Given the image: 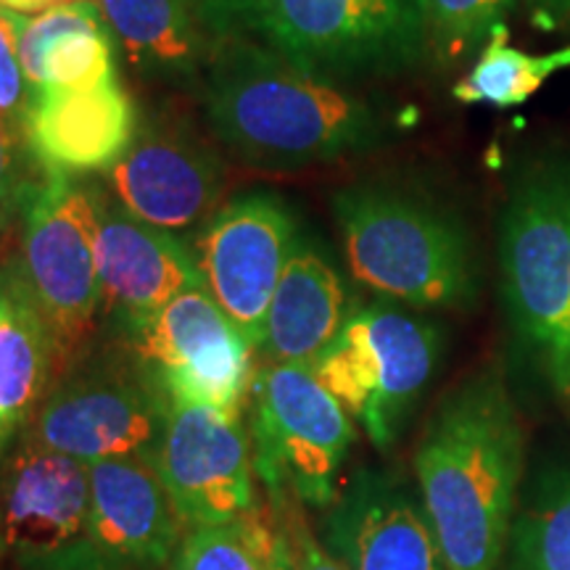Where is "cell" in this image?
<instances>
[{
  "label": "cell",
  "instance_id": "obj_1",
  "mask_svg": "<svg viewBox=\"0 0 570 570\" xmlns=\"http://www.w3.org/2000/svg\"><path fill=\"white\" fill-rule=\"evenodd\" d=\"M204 104L214 135L259 169H302L367 151L389 127L373 101L235 30L214 42Z\"/></svg>",
  "mask_w": 570,
  "mask_h": 570
},
{
  "label": "cell",
  "instance_id": "obj_2",
  "mask_svg": "<svg viewBox=\"0 0 570 570\" xmlns=\"http://www.w3.org/2000/svg\"><path fill=\"white\" fill-rule=\"evenodd\" d=\"M523 436L497 381L444 399L415 454L423 510L446 570H494L510 531Z\"/></svg>",
  "mask_w": 570,
  "mask_h": 570
},
{
  "label": "cell",
  "instance_id": "obj_3",
  "mask_svg": "<svg viewBox=\"0 0 570 570\" xmlns=\"http://www.w3.org/2000/svg\"><path fill=\"white\" fill-rule=\"evenodd\" d=\"M352 275L410 306H462L475 294L468 235L446 212L389 185L333 198Z\"/></svg>",
  "mask_w": 570,
  "mask_h": 570
},
{
  "label": "cell",
  "instance_id": "obj_4",
  "mask_svg": "<svg viewBox=\"0 0 570 570\" xmlns=\"http://www.w3.org/2000/svg\"><path fill=\"white\" fill-rule=\"evenodd\" d=\"M219 32H252L309 75H386L420 61L428 38L420 0H206Z\"/></svg>",
  "mask_w": 570,
  "mask_h": 570
},
{
  "label": "cell",
  "instance_id": "obj_5",
  "mask_svg": "<svg viewBox=\"0 0 570 570\" xmlns=\"http://www.w3.org/2000/svg\"><path fill=\"white\" fill-rule=\"evenodd\" d=\"M248 436L256 479L275 508L298 502L327 510L338 499V473L354 444V420L315 367L267 362L248 391Z\"/></svg>",
  "mask_w": 570,
  "mask_h": 570
},
{
  "label": "cell",
  "instance_id": "obj_6",
  "mask_svg": "<svg viewBox=\"0 0 570 570\" xmlns=\"http://www.w3.org/2000/svg\"><path fill=\"white\" fill-rule=\"evenodd\" d=\"M499 259L518 331L570 389V167H539L515 185Z\"/></svg>",
  "mask_w": 570,
  "mask_h": 570
},
{
  "label": "cell",
  "instance_id": "obj_7",
  "mask_svg": "<svg viewBox=\"0 0 570 570\" xmlns=\"http://www.w3.org/2000/svg\"><path fill=\"white\" fill-rule=\"evenodd\" d=\"M439 362V333L407 312L370 304L348 312L315 373L377 449H389Z\"/></svg>",
  "mask_w": 570,
  "mask_h": 570
},
{
  "label": "cell",
  "instance_id": "obj_8",
  "mask_svg": "<svg viewBox=\"0 0 570 570\" xmlns=\"http://www.w3.org/2000/svg\"><path fill=\"white\" fill-rule=\"evenodd\" d=\"M101 202L67 175H48L24 209L21 273L51 327L61 375L96 331L104 304L98 273Z\"/></svg>",
  "mask_w": 570,
  "mask_h": 570
},
{
  "label": "cell",
  "instance_id": "obj_9",
  "mask_svg": "<svg viewBox=\"0 0 570 570\" xmlns=\"http://www.w3.org/2000/svg\"><path fill=\"white\" fill-rule=\"evenodd\" d=\"M148 381L167 402L244 412L254 383V344L206 285L183 291L130 331Z\"/></svg>",
  "mask_w": 570,
  "mask_h": 570
},
{
  "label": "cell",
  "instance_id": "obj_10",
  "mask_svg": "<svg viewBox=\"0 0 570 570\" xmlns=\"http://www.w3.org/2000/svg\"><path fill=\"white\" fill-rule=\"evenodd\" d=\"M169 402L151 381L96 370L61 375L35 412L27 439L85 465L142 458L156 465Z\"/></svg>",
  "mask_w": 570,
  "mask_h": 570
},
{
  "label": "cell",
  "instance_id": "obj_11",
  "mask_svg": "<svg viewBox=\"0 0 570 570\" xmlns=\"http://www.w3.org/2000/svg\"><path fill=\"white\" fill-rule=\"evenodd\" d=\"M156 470L188 529L230 523L256 508L252 436L240 412L169 402Z\"/></svg>",
  "mask_w": 570,
  "mask_h": 570
},
{
  "label": "cell",
  "instance_id": "obj_12",
  "mask_svg": "<svg viewBox=\"0 0 570 570\" xmlns=\"http://www.w3.org/2000/svg\"><path fill=\"white\" fill-rule=\"evenodd\" d=\"M296 244L294 217L273 196L230 202L198 240L206 291L254 348L265 344L269 304Z\"/></svg>",
  "mask_w": 570,
  "mask_h": 570
},
{
  "label": "cell",
  "instance_id": "obj_13",
  "mask_svg": "<svg viewBox=\"0 0 570 570\" xmlns=\"http://www.w3.org/2000/svg\"><path fill=\"white\" fill-rule=\"evenodd\" d=\"M90 468L21 436L0 462V523L19 568L88 544Z\"/></svg>",
  "mask_w": 570,
  "mask_h": 570
},
{
  "label": "cell",
  "instance_id": "obj_14",
  "mask_svg": "<svg viewBox=\"0 0 570 570\" xmlns=\"http://www.w3.org/2000/svg\"><path fill=\"white\" fill-rule=\"evenodd\" d=\"M109 177L125 212L161 230L198 223L223 194V161L183 122L148 125Z\"/></svg>",
  "mask_w": 570,
  "mask_h": 570
},
{
  "label": "cell",
  "instance_id": "obj_15",
  "mask_svg": "<svg viewBox=\"0 0 570 570\" xmlns=\"http://www.w3.org/2000/svg\"><path fill=\"white\" fill-rule=\"evenodd\" d=\"M138 135L135 106L117 77L96 88H42L24 117V140L48 175L104 173Z\"/></svg>",
  "mask_w": 570,
  "mask_h": 570
},
{
  "label": "cell",
  "instance_id": "obj_16",
  "mask_svg": "<svg viewBox=\"0 0 570 570\" xmlns=\"http://www.w3.org/2000/svg\"><path fill=\"white\" fill-rule=\"evenodd\" d=\"M88 541L117 566H169L185 520L151 460L90 462Z\"/></svg>",
  "mask_w": 570,
  "mask_h": 570
},
{
  "label": "cell",
  "instance_id": "obj_17",
  "mask_svg": "<svg viewBox=\"0 0 570 570\" xmlns=\"http://www.w3.org/2000/svg\"><path fill=\"white\" fill-rule=\"evenodd\" d=\"M98 273L104 304L127 331L151 320L183 291L204 285L196 256L169 230L101 202Z\"/></svg>",
  "mask_w": 570,
  "mask_h": 570
},
{
  "label": "cell",
  "instance_id": "obj_18",
  "mask_svg": "<svg viewBox=\"0 0 570 570\" xmlns=\"http://www.w3.org/2000/svg\"><path fill=\"white\" fill-rule=\"evenodd\" d=\"M325 550L346 570H446L425 510L377 483L333 502Z\"/></svg>",
  "mask_w": 570,
  "mask_h": 570
},
{
  "label": "cell",
  "instance_id": "obj_19",
  "mask_svg": "<svg viewBox=\"0 0 570 570\" xmlns=\"http://www.w3.org/2000/svg\"><path fill=\"white\" fill-rule=\"evenodd\" d=\"M61 377L59 348L19 262L0 269V462Z\"/></svg>",
  "mask_w": 570,
  "mask_h": 570
},
{
  "label": "cell",
  "instance_id": "obj_20",
  "mask_svg": "<svg viewBox=\"0 0 570 570\" xmlns=\"http://www.w3.org/2000/svg\"><path fill=\"white\" fill-rule=\"evenodd\" d=\"M348 317L344 281L323 254L298 240L267 312L262 352L269 362L315 365Z\"/></svg>",
  "mask_w": 570,
  "mask_h": 570
},
{
  "label": "cell",
  "instance_id": "obj_21",
  "mask_svg": "<svg viewBox=\"0 0 570 570\" xmlns=\"http://www.w3.org/2000/svg\"><path fill=\"white\" fill-rule=\"evenodd\" d=\"M101 13L127 59L156 75L194 77L219 35L206 0H101Z\"/></svg>",
  "mask_w": 570,
  "mask_h": 570
},
{
  "label": "cell",
  "instance_id": "obj_22",
  "mask_svg": "<svg viewBox=\"0 0 570 570\" xmlns=\"http://www.w3.org/2000/svg\"><path fill=\"white\" fill-rule=\"evenodd\" d=\"M562 69H570V46L552 53L518 51L508 46V32L499 24L473 69L452 88V96L460 104L512 109L533 98V92Z\"/></svg>",
  "mask_w": 570,
  "mask_h": 570
},
{
  "label": "cell",
  "instance_id": "obj_23",
  "mask_svg": "<svg viewBox=\"0 0 570 570\" xmlns=\"http://www.w3.org/2000/svg\"><path fill=\"white\" fill-rule=\"evenodd\" d=\"M277 523L259 508L219 525H194L169 560V570H269Z\"/></svg>",
  "mask_w": 570,
  "mask_h": 570
},
{
  "label": "cell",
  "instance_id": "obj_24",
  "mask_svg": "<svg viewBox=\"0 0 570 570\" xmlns=\"http://www.w3.org/2000/svg\"><path fill=\"white\" fill-rule=\"evenodd\" d=\"M425 38L436 56L446 61L473 51L502 24L515 0H420Z\"/></svg>",
  "mask_w": 570,
  "mask_h": 570
},
{
  "label": "cell",
  "instance_id": "obj_25",
  "mask_svg": "<svg viewBox=\"0 0 570 570\" xmlns=\"http://www.w3.org/2000/svg\"><path fill=\"white\" fill-rule=\"evenodd\" d=\"M515 570H570V487L554 491L515 529Z\"/></svg>",
  "mask_w": 570,
  "mask_h": 570
},
{
  "label": "cell",
  "instance_id": "obj_26",
  "mask_svg": "<svg viewBox=\"0 0 570 570\" xmlns=\"http://www.w3.org/2000/svg\"><path fill=\"white\" fill-rule=\"evenodd\" d=\"M117 77L111 40L104 30H82L63 35L46 53V82L42 88L88 90ZM40 88V90H42Z\"/></svg>",
  "mask_w": 570,
  "mask_h": 570
},
{
  "label": "cell",
  "instance_id": "obj_27",
  "mask_svg": "<svg viewBox=\"0 0 570 570\" xmlns=\"http://www.w3.org/2000/svg\"><path fill=\"white\" fill-rule=\"evenodd\" d=\"M104 21L96 6L90 0H75V3L51 6L40 17L24 21V30L19 38V61L24 69L27 85L32 96L46 82V53L51 51L53 42H59L63 35L82 32V30H101Z\"/></svg>",
  "mask_w": 570,
  "mask_h": 570
},
{
  "label": "cell",
  "instance_id": "obj_28",
  "mask_svg": "<svg viewBox=\"0 0 570 570\" xmlns=\"http://www.w3.org/2000/svg\"><path fill=\"white\" fill-rule=\"evenodd\" d=\"M27 17L0 6V114L24 125L32 90L19 61V38Z\"/></svg>",
  "mask_w": 570,
  "mask_h": 570
},
{
  "label": "cell",
  "instance_id": "obj_29",
  "mask_svg": "<svg viewBox=\"0 0 570 570\" xmlns=\"http://www.w3.org/2000/svg\"><path fill=\"white\" fill-rule=\"evenodd\" d=\"M19 130H24V125L0 114V227L9 223L11 212L24 196V169L19 164Z\"/></svg>",
  "mask_w": 570,
  "mask_h": 570
},
{
  "label": "cell",
  "instance_id": "obj_30",
  "mask_svg": "<svg viewBox=\"0 0 570 570\" xmlns=\"http://www.w3.org/2000/svg\"><path fill=\"white\" fill-rule=\"evenodd\" d=\"M281 508L288 512V504H281ZM285 520H288L291 537H294L298 570H346L336 558H333L331 552L325 550L323 541H320L315 533L306 529L302 515H296V512L291 515L288 512V518Z\"/></svg>",
  "mask_w": 570,
  "mask_h": 570
},
{
  "label": "cell",
  "instance_id": "obj_31",
  "mask_svg": "<svg viewBox=\"0 0 570 570\" xmlns=\"http://www.w3.org/2000/svg\"><path fill=\"white\" fill-rule=\"evenodd\" d=\"M21 570H127L117 562H111L109 558H104L96 547L90 544H80L75 550H67L61 554H56L51 560H42L38 566L21 568Z\"/></svg>",
  "mask_w": 570,
  "mask_h": 570
},
{
  "label": "cell",
  "instance_id": "obj_32",
  "mask_svg": "<svg viewBox=\"0 0 570 570\" xmlns=\"http://www.w3.org/2000/svg\"><path fill=\"white\" fill-rule=\"evenodd\" d=\"M269 570H298L296 547H294V537H291L288 520H281V523H277L275 544H273V560H269Z\"/></svg>",
  "mask_w": 570,
  "mask_h": 570
},
{
  "label": "cell",
  "instance_id": "obj_33",
  "mask_svg": "<svg viewBox=\"0 0 570 570\" xmlns=\"http://www.w3.org/2000/svg\"><path fill=\"white\" fill-rule=\"evenodd\" d=\"M537 3L547 11V17L570 19V0H537Z\"/></svg>",
  "mask_w": 570,
  "mask_h": 570
},
{
  "label": "cell",
  "instance_id": "obj_34",
  "mask_svg": "<svg viewBox=\"0 0 570 570\" xmlns=\"http://www.w3.org/2000/svg\"><path fill=\"white\" fill-rule=\"evenodd\" d=\"M53 3H59V0H24L21 11H38V9H46V6H53Z\"/></svg>",
  "mask_w": 570,
  "mask_h": 570
},
{
  "label": "cell",
  "instance_id": "obj_35",
  "mask_svg": "<svg viewBox=\"0 0 570 570\" xmlns=\"http://www.w3.org/2000/svg\"><path fill=\"white\" fill-rule=\"evenodd\" d=\"M0 6H6V9H13V11H21L24 0H0Z\"/></svg>",
  "mask_w": 570,
  "mask_h": 570
},
{
  "label": "cell",
  "instance_id": "obj_36",
  "mask_svg": "<svg viewBox=\"0 0 570 570\" xmlns=\"http://www.w3.org/2000/svg\"><path fill=\"white\" fill-rule=\"evenodd\" d=\"M6 539H3V523H0V562H3V558H6Z\"/></svg>",
  "mask_w": 570,
  "mask_h": 570
},
{
  "label": "cell",
  "instance_id": "obj_37",
  "mask_svg": "<svg viewBox=\"0 0 570 570\" xmlns=\"http://www.w3.org/2000/svg\"><path fill=\"white\" fill-rule=\"evenodd\" d=\"M71 3H75V0H71Z\"/></svg>",
  "mask_w": 570,
  "mask_h": 570
}]
</instances>
